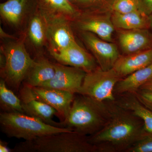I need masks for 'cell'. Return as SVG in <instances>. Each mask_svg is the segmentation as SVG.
<instances>
[{
    "instance_id": "cell-21",
    "label": "cell",
    "mask_w": 152,
    "mask_h": 152,
    "mask_svg": "<svg viewBox=\"0 0 152 152\" xmlns=\"http://www.w3.org/2000/svg\"><path fill=\"white\" fill-rule=\"evenodd\" d=\"M0 107L2 112L25 113L20 99L9 88L3 79L0 80Z\"/></svg>"
},
{
    "instance_id": "cell-22",
    "label": "cell",
    "mask_w": 152,
    "mask_h": 152,
    "mask_svg": "<svg viewBox=\"0 0 152 152\" xmlns=\"http://www.w3.org/2000/svg\"><path fill=\"white\" fill-rule=\"evenodd\" d=\"M42 10L53 14H62L67 15H76L75 7L69 0H36Z\"/></svg>"
},
{
    "instance_id": "cell-28",
    "label": "cell",
    "mask_w": 152,
    "mask_h": 152,
    "mask_svg": "<svg viewBox=\"0 0 152 152\" xmlns=\"http://www.w3.org/2000/svg\"><path fill=\"white\" fill-rule=\"evenodd\" d=\"M139 10L146 15L152 13V0H139Z\"/></svg>"
},
{
    "instance_id": "cell-30",
    "label": "cell",
    "mask_w": 152,
    "mask_h": 152,
    "mask_svg": "<svg viewBox=\"0 0 152 152\" xmlns=\"http://www.w3.org/2000/svg\"><path fill=\"white\" fill-rule=\"evenodd\" d=\"M140 89L147 90L152 93V79L142 86Z\"/></svg>"
},
{
    "instance_id": "cell-29",
    "label": "cell",
    "mask_w": 152,
    "mask_h": 152,
    "mask_svg": "<svg viewBox=\"0 0 152 152\" xmlns=\"http://www.w3.org/2000/svg\"><path fill=\"white\" fill-rule=\"evenodd\" d=\"M0 152H13L12 149L8 146V143L5 142L0 141Z\"/></svg>"
},
{
    "instance_id": "cell-25",
    "label": "cell",
    "mask_w": 152,
    "mask_h": 152,
    "mask_svg": "<svg viewBox=\"0 0 152 152\" xmlns=\"http://www.w3.org/2000/svg\"><path fill=\"white\" fill-rule=\"evenodd\" d=\"M111 10L122 14L140 10L139 0H115Z\"/></svg>"
},
{
    "instance_id": "cell-17",
    "label": "cell",
    "mask_w": 152,
    "mask_h": 152,
    "mask_svg": "<svg viewBox=\"0 0 152 152\" xmlns=\"http://www.w3.org/2000/svg\"><path fill=\"white\" fill-rule=\"evenodd\" d=\"M152 79V64L121 79L114 89L115 96L127 93H134Z\"/></svg>"
},
{
    "instance_id": "cell-11",
    "label": "cell",
    "mask_w": 152,
    "mask_h": 152,
    "mask_svg": "<svg viewBox=\"0 0 152 152\" xmlns=\"http://www.w3.org/2000/svg\"><path fill=\"white\" fill-rule=\"evenodd\" d=\"M50 53L58 63L81 69L86 73L99 67L94 57L79 45L77 42L60 50H50Z\"/></svg>"
},
{
    "instance_id": "cell-12",
    "label": "cell",
    "mask_w": 152,
    "mask_h": 152,
    "mask_svg": "<svg viewBox=\"0 0 152 152\" xmlns=\"http://www.w3.org/2000/svg\"><path fill=\"white\" fill-rule=\"evenodd\" d=\"M32 88L37 97L51 106L58 112V115L63 118V121L67 118L75 94L43 87H32Z\"/></svg>"
},
{
    "instance_id": "cell-2",
    "label": "cell",
    "mask_w": 152,
    "mask_h": 152,
    "mask_svg": "<svg viewBox=\"0 0 152 152\" xmlns=\"http://www.w3.org/2000/svg\"><path fill=\"white\" fill-rule=\"evenodd\" d=\"M79 95L74 98L67 118L61 124L63 127L88 137L100 130L108 121L110 114L109 102Z\"/></svg>"
},
{
    "instance_id": "cell-9",
    "label": "cell",
    "mask_w": 152,
    "mask_h": 152,
    "mask_svg": "<svg viewBox=\"0 0 152 152\" xmlns=\"http://www.w3.org/2000/svg\"><path fill=\"white\" fill-rule=\"evenodd\" d=\"M54 64V76L40 87L78 94L86 72L79 68L64 65L59 63Z\"/></svg>"
},
{
    "instance_id": "cell-27",
    "label": "cell",
    "mask_w": 152,
    "mask_h": 152,
    "mask_svg": "<svg viewBox=\"0 0 152 152\" xmlns=\"http://www.w3.org/2000/svg\"><path fill=\"white\" fill-rule=\"evenodd\" d=\"M139 100L152 111V93L143 89H139L134 93Z\"/></svg>"
},
{
    "instance_id": "cell-5",
    "label": "cell",
    "mask_w": 152,
    "mask_h": 152,
    "mask_svg": "<svg viewBox=\"0 0 152 152\" xmlns=\"http://www.w3.org/2000/svg\"><path fill=\"white\" fill-rule=\"evenodd\" d=\"M5 63L1 69L2 79L9 88L18 91L34 62L22 42L9 43L2 47Z\"/></svg>"
},
{
    "instance_id": "cell-26",
    "label": "cell",
    "mask_w": 152,
    "mask_h": 152,
    "mask_svg": "<svg viewBox=\"0 0 152 152\" xmlns=\"http://www.w3.org/2000/svg\"><path fill=\"white\" fill-rule=\"evenodd\" d=\"M126 152H152V134H146Z\"/></svg>"
},
{
    "instance_id": "cell-4",
    "label": "cell",
    "mask_w": 152,
    "mask_h": 152,
    "mask_svg": "<svg viewBox=\"0 0 152 152\" xmlns=\"http://www.w3.org/2000/svg\"><path fill=\"white\" fill-rule=\"evenodd\" d=\"M1 130L8 137L30 141L42 136L72 132L67 128L47 124L36 117L21 113L2 112L0 114Z\"/></svg>"
},
{
    "instance_id": "cell-14",
    "label": "cell",
    "mask_w": 152,
    "mask_h": 152,
    "mask_svg": "<svg viewBox=\"0 0 152 152\" xmlns=\"http://www.w3.org/2000/svg\"><path fill=\"white\" fill-rule=\"evenodd\" d=\"M77 26L82 31L89 32L107 42H111L115 29L110 15H91L82 18Z\"/></svg>"
},
{
    "instance_id": "cell-6",
    "label": "cell",
    "mask_w": 152,
    "mask_h": 152,
    "mask_svg": "<svg viewBox=\"0 0 152 152\" xmlns=\"http://www.w3.org/2000/svg\"><path fill=\"white\" fill-rule=\"evenodd\" d=\"M121 79L113 68L104 71L99 66L86 73L78 94L102 102H115L114 89Z\"/></svg>"
},
{
    "instance_id": "cell-24",
    "label": "cell",
    "mask_w": 152,
    "mask_h": 152,
    "mask_svg": "<svg viewBox=\"0 0 152 152\" xmlns=\"http://www.w3.org/2000/svg\"><path fill=\"white\" fill-rule=\"evenodd\" d=\"M75 7L86 10H99L106 8L111 10L115 0H69Z\"/></svg>"
},
{
    "instance_id": "cell-20",
    "label": "cell",
    "mask_w": 152,
    "mask_h": 152,
    "mask_svg": "<svg viewBox=\"0 0 152 152\" xmlns=\"http://www.w3.org/2000/svg\"><path fill=\"white\" fill-rule=\"evenodd\" d=\"M29 0H7L0 4V14L11 25L20 23L23 17Z\"/></svg>"
},
{
    "instance_id": "cell-19",
    "label": "cell",
    "mask_w": 152,
    "mask_h": 152,
    "mask_svg": "<svg viewBox=\"0 0 152 152\" xmlns=\"http://www.w3.org/2000/svg\"><path fill=\"white\" fill-rule=\"evenodd\" d=\"M111 19L115 28L121 30L147 29L149 26V16L140 10L124 14L113 12Z\"/></svg>"
},
{
    "instance_id": "cell-18",
    "label": "cell",
    "mask_w": 152,
    "mask_h": 152,
    "mask_svg": "<svg viewBox=\"0 0 152 152\" xmlns=\"http://www.w3.org/2000/svg\"><path fill=\"white\" fill-rule=\"evenodd\" d=\"M55 74L54 64L45 58H40L34 61L24 83L31 87H40L51 80Z\"/></svg>"
},
{
    "instance_id": "cell-32",
    "label": "cell",
    "mask_w": 152,
    "mask_h": 152,
    "mask_svg": "<svg viewBox=\"0 0 152 152\" xmlns=\"http://www.w3.org/2000/svg\"><path fill=\"white\" fill-rule=\"evenodd\" d=\"M149 26L152 29V13L149 16Z\"/></svg>"
},
{
    "instance_id": "cell-1",
    "label": "cell",
    "mask_w": 152,
    "mask_h": 152,
    "mask_svg": "<svg viewBox=\"0 0 152 152\" xmlns=\"http://www.w3.org/2000/svg\"><path fill=\"white\" fill-rule=\"evenodd\" d=\"M110 116L100 130L88 136L97 152H126L146 134L143 121L115 102H109Z\"/></svg>"
},
{
    "instance_id": "cell-13",
    "label": "cell",
    "mask_w": 152,
    "mask_h": 152,
    "mask_svg": "<svg viewBox=\"0 0 152 152\" xmlns=\"http://www.w3.org/2000/svg\"><path fill=\"white\" fill-rule=\"evenodd\" d=\"M118 39L125 55L152 48V36L147 29L121 30Z\"/></svg>"
},
{
    "instance_id": "cell-8",
    "label": "cell",
    "mask_w": 152,
    "mask_h": 152,
    "mask_svg": "<svg viewBox=\"0 0 152 152\" xmlns=\"http://www.w3.org/2000/svg\"><path fill=\"white\" fill-rule=\"evenodd\" d=\"M81 36L99 66L104 71L113 69L121 56L116 45L104 40L89 32L83 31Z\"/></svg>"
},
{
    "instance_id": "cell-7",
    "label": "cell",
    "mask_w": 152,
    "mask_h": 152,
    "mask_svg": "<svg viewBox=\"0 0 152 152\" xmlns=\"http://www.w3.org/2000/svg\"><path fill=\"white\" fill-rule=\"evenodd\" d=\"M45 24L47 39L54 51L66 48L76 42L69 24L65 18L42 10Z\"/></svg>"
},
{
    "instance_id": "cell-10",
    "label": "cell",
    "mask_w": 152,
    "mask_h": 152,
    "mask_svg": "<svg viewBox=\"0 0 152 152\" xmlns=\"http://www.w3.org/2000/svg\"><path fill=\"white\" fill-rule=\"evenodd\" d=\"M19 93L25 113L36 117L49 124L63 127L61 123L56 122L53 120L54 116L58 115V112L37 97L31 87L24 83Z\"/></svg>"
},
{
    "instance_id": "cell-3",
    "label": "cell",
    "mask_w": 152,
    "mask_h": 152,
    "mask_svg": "<svg viewBox=\"0 0 152 152\" xmlns=\"http://www.w3.org/2000/svg\"><path fill=\"white\" fill-rule=\"evenodd\" d=\"M14 152H97L88 137L74 132H64L25 141L17 144Z\"/></svg>"
},
{
    "instance_id": "cell-15",
    "label": "cell",
    "mask_w": 152,
    "mask_h": 152,
    "mask_svg": "<svg viewBox=\"0 0 152 152\" xmlns=\"http://www.w3.org/2000/svg\"><path fill=\"white\" fill-rule=\"evenodd\" d=\"M152 64V48L120 56L113 69L122 78Z\"/></svg>"
},
{
    "instance_id": "cell-31",
    "label": "cell",
    "mask_w": 152,
    "mask_h": 152,
    "mask_svg": "<svg viewBox=\"0 0 152 152\" xmlns=\"http://www.w3.org/2000/svg\"><path fill=\"white\" fill-rule=\"evenodd\" d=\"M0 34H1V37H10V36L8 35V34H6L4 31H3V29L1 27L0 28Z\"/></svg>"
},
{
    "instance_id": "cell-23",
    "label": "cell",
    "mask_w": 152,
    "mask_h": 152,
    "mask_svg": "<svg viewBox=\"0 0 152 152\" xmlns=\"http://www.w3.org/2000/svg\"><path fill=\"white\" fill-rule=\"evenodd\" d=\"M42 18L34 16L29 24V37L32 43L37 47L42 46L47 38L45 24Z\"/></svg>"
},
{
    "instance_id": "cell-16",
    "label": "cell",
    "mask_w": 152,
    "mask_h": 152,
    "mask_svg": "<svg viewBox=\"0 0 152 152\" xmlns=\"http://www.w3.org/2000/svg\"><path fill=\"white\" fill-rule=\"evenodd\" d=\"M116 97L115 102L140 118L143 122L146 132L152 134V111L144 105L134 93H127Z\"/></svg>"
}]
</instances>
